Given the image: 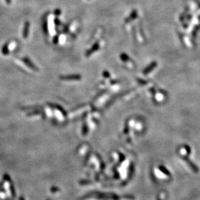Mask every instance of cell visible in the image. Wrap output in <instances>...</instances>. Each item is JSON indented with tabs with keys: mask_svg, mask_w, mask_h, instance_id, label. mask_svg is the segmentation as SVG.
<instances>
[{
	"mask_svg": "<svg viewBox=\"0 0 200 200\" xmlns=\"http://www.w3.org/2000/svg\"><path fill=\"white\" fill-rule=\"evenodd\" d=\"M183 159H184V161H186V162L187 163L189 164V166L192 168V170H193V171L194 172H196V173H197V172H199V168H198V167H197V166L196 165H195V164H194V163H192V161H191V160H190L188 157H186V156H185V157H183Z\"/></svg>",
	"mask_w": 200,
	"mask_h": 200,
	"instance_id": "6da1fadb",
	"label": "cell"
},
{
	"mask_svg": "<svg viewBox=\"0 0 200 200\" xmlns=\"http://www.w3.org/2000/svg\"><path fill=\"white\" fill-rule=\"evenodd\" d=\"M22 60L28 67H29V68L32 69V70H38V68H36V66L32 62L31 60H30L29 58H28L27 57H25L23 58Z\"/></svg>",
	"mask_w": 200,
	"mask_h": 200,
	"instance_id": "7a4b0ae2",
	"label": "cell"
},
{
	"mask_svg": "<svg viewBox=\"0 0 200 200\" xmlns=\"http://www.w3.org/2000/svg\"><path fill=\"white\" fill-rule=\"evenodd\" d=\"M29 27H30V23L29 22H26L24 24V30H23V37L24 38H27L29 36Z\"/></svg>",
	"mask_w": 200,
	"mask_h": 200,
	"instance_id": "3957f363",
	"label": "cell"
},
{
	"mask_svg": "<svg viewBox=\"0 0 200 200\" xmlns=\"http://www.w3.org/2000/svg\"><path fill=\"white\" fill-rule=\"evenodd\" d=\"M9 53V46H8V44L6 43L5 45H3V48H2V53H3L4 55H8Z\"/></svg>",
	"mask_w": 200,
	"mask_h": 200,
	"instance_id": "277c9868",
	"label": "cell"
},
{
	"mask_svg": "<svg viewBox=\"0 0 200 200\" xmlns=\"http://www.w3.org/2000/svg\"><path fill=\"white\" fill-rule=\"evenodd\" d=\"M159 168L160 170L165 174H166V176H170V172L168 170H167V169H166L165 167H164V166H159Z\"/></svg>",
	"mask_w": 200,
	"mask_h": 200,
	"instance_id": "5b68a950",
	"label": "cell"
},
{
	"mask_svg": "<svg viewBox=\"0 0 200 200\" xmlns=\"http://www.w3.org/2000/svg\"><path fill=\"white\" fill-rule=\"evenodd\" d=\"M80 78V76L76 75H69V76H64V77H61V78L63 79H78Z\"/></svg>",
	"mask_w": 200,
	"mask_h": 200,
	"instance_id": "8992f818",
	"label": "cell"
},
{
	"mask_svg": "<svg viewBox=\"0 0 200 200\" xmlns=\"http://www.w3.org/2000/svg\"><path fill=\"white\" fill-rule=\"evenodd\" d=\"M43 31L45 33V34H47L48 32V28H47V20H44V21L43 22Z\"/></svg>",
	"mask_w": 200,
	"mask_h": 200,
	"instance_id": "52a82bcc",
	"label": "cell"
},
{
	"mask_svg": "<svg viewBox=\"0 0 200 200\" xmlns=\"http://www.w3.org/2000/svg\"><path fill=\"white\" fill-rule=\"evenodd\" d=\"M53 42H54V43H55V44H56V43H57L58 42V36H55V38H54Z\"/></svg>",
	"mask_w": 200,
	"mask_h": 200,
	"instance_id": "ba28073f",
	"label": "cell"
},
{
	"mask_svg": "<svg viewBox=\"0 0 200 200\" xmlns=\"http://www.w3.org/2000/svg\"><path fill=\"white\" fill-rule=\"evenodd\" d=\"M55 14L56 16H58V15H60L61 14V11L60 9H56L55 11Z\"/></svg>",
	"mask_w": 200,
	"mask_h": 200,
	"instance_id": "9c48e42d",
	"label": "cell"
},
{
	"mask_svg": "<svg viewBox=\"0 0 200 200\" xmlns=\"http://www.w3.org/2000/svg\"><path fill=\"white\" fill-rule=\"evenodd\" d=\"M55 24L56 25H59V24H60V21H59L58 18L55 19Z\"/></svg>",
	"mask_w": 200,
	"mask_h": 200,
	"instance_id": "30bf717a",
	"label": "cell"
},
{
	"mask_svg": "<svg viewBox=\"0 0 200 200\" xmlns=\"http://www.w3.org/2000/svg\"><path fill=\"white\" fill-rule=\"evenodd\" d=\"M5 1H6L7 4H10V3H11V0H5Z\"/></svg>",
	"mask_w": 200,
	"mask_h": 200,
	"instance_id": "8fae6325",
	"label": "cell"
}]
</instances>
